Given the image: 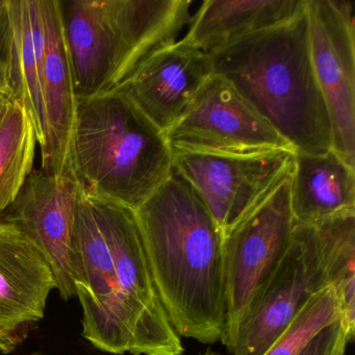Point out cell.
Listing matches in <instances>:
<instances>
[{
    "label": "cell",
    "instance_id": "6da1fadb",
    "mask_svg": "<svg viewBox=\"0 0 355 355\" xmlns=\"http://www.w3.org/2000/svg\"><path fill=\"white\" fill-rule=\"evenodd\" d=\"M159 300L178 336L211 345L226 329L223 236L174 170L135 211Z\"/></svg>",
    "mask_w": 355,
    "mask_h": 355
},
{
    "label": "cell",
    "instance_id": "7a4b0ae2",
    "mask_svg": "<svg viewBox=\"0 0 355 355\" xmlns=\"http://www.w3.org/2000/svg\"><path fill=\"white\" fill-rule=\"evenodd\" d=\"M209 57L214 74L227 80L295 153L332 150L331 123L311 62L306 1L293 19Z\"/></svg>",
    "mask_w": 355,
    "mask_h": 355
},
{
    "label": "cell",
    "instance_id": "3957f363",
    "mask_svg": "<svg viewBox=\"0 0 355 355\" xmlns=\"http://www.w3.org/2000/svg\"><path fill=\"white\" fill-rule=\"evenodd\" d=\"M78 99L111 92L178 42L191 0H58Z\"/></svg>",
    "mask_w": 355,
    "mask_h": 355
},
{
    "label": "cell",
    "instance_id": "277c9868",
    "mask_svg": "<svg viewBox=\"0 0 355 355\" xmlns=\"http://www.w3.org/2000/svg\"><path fill=\"white\" fill-rule=\"evenodd\" d=\"M70 171L82 188L136 211L173 171L165 132L116 92L78 99Z\"/></svg>",
    "mask_w": 355,
    "mask_h": 355
},
{
    "label": "cell",
    "instance_id": "5b68a950",
    "mask_svg": "<svg viewBox=\"0 0 355 355\" xmlns=\"http://www.w3.org/2000/svg\"><path fill=\"white\" fill-rule=\"evenodd\" d=\"M355 272V216L295 225L290 244L226 349L263 355L307 301Z\"/></svg>",
    "mask_w": 355,
    "mask_h": 355
},
{
    "label": "cell",
    "instance_id": "8992f818",
    "mask_svg": "<svg viewBox=\"0 0 355 355\" xmlns=\"http://www.w3.org/2000/svg\"><path fill=\"white\" fill-rule=\"evenodd\" d=\"M292 174V173H291ZM291 175L223 238L227 346L257 295L277 268L294 230Z\"/></svg>",
    "mask_w": 355,
    "mask_h": 355
},
{
    "label": "cell",
    "instance_id": "52a82bcc",
    "mask_svg": "<svg viewBox=\"0 0 355 355\" xmlns=\"http://www.w3.org/2000/svg\"><path fill=\"white\" fill-rule=\"evenodd\" d=\"M172 153L257 155L293 147L221 76L214 74L165 132Z\"/></svg>",
    "mask_w": 355,
    "mask_h": 355
},
{
    "label": "cell",
    "instance_id": "ba28073f",
    "mask_svg": "<svg viewBox=\"0 0 355 355\" xmlns=\"http://www.w3.org/2000/svg\"><path fill=\"white\" fill-rule=\"evenodd\" d=\"M294 151L257 155L175 153L173 168L196 191L225 236L288 176Z\"/></svg>",
    "mask_w": 355,
    "mask_h": 355
},
{
    "label": "cell",
    "instance_id": "9c48e42d",
    "mask_svg": "<svg viewBox=\"0 0 355 355\" xmlns=\"http://www.w3.org/2000/svg\"><path fill=\"white\" fill-rule=\"evenodd\" d=\"M311 62L325 99L332 150L355 167V26L348 1L306 0Z\"/></svg>",
    "mask_w": 355,
    "mask_h": 355
},
{
    "label": "cell",
    "instance_id": "30bf717a",
    "mask_svg": "<svg viewBox=\"0 0 355 355\" xmlns=\"http://www.w3.org/2000/svg\"><path fill=\"white\" fill-rule=\"evenodd\" d=\"M80 188L71 172L53 175L34 170L0 217L18 226L40 249L65 301L76 297L71 244Z\"/></svg>",
    "mask_w": 355,
    "mask_h": 355
},
{
    "label": "cell",
    "instance_id": "8fae6325",
    "mask_svg": "<svg viewBox=\"0 0 355 355\" xmlns=\"http://www.w3.org/2000/svg\"><path fill=\"white\" fill-rule=\"evenodd\" d=\"M213 76L211 58L178 40L147 58L111 92L128 98L166 132Z\"/></svg>",
    "mask_w": 355,
    "mask_h": 355
},
{
    "label": "cell",
    "instance_id": "7c38bea8",
    "mask_svg": "<svg viewBox=\"0 0 355 355\" xmlns=\"http://www.w3.org/2000/svg\"><path fill=\"white\" fill-rule=\"evenodd\" d=\"M57 288L43 253L18 226L0 220V350H12L22 332L44 318Z\"/></svg>",
    "mask_w": 355,
    "mask_h": 355
},
{
    "label": "cell",
    "instance_id": "4fadbf2b",
    "mask_svg": "<svg viewBox=\"0 0 355 355\" xmlns=\"http://www.w3.org/2000/svg\"><path fill=\"white\" fill-rule=\"evenodd\" d=\"M45 32L43 98L46 116V144L41 151V170L47 174L70 173V147L78 97L64 38L58 0H41Z\"/></svg>",
    "mask_w": 355,
    "mask_h": 355
},
{
    "label": "cell",
    "instance_id": "5bb4252c",
    "mask_svg": "<svg viewBox=\"0 0 355 355\" xmlns=\"http://www.w3.org/2000/svg\"><path fill=\"white\" fill-rule=\"evenodd\" d=\"M306 0H205L192 13L180 42L211 55L242 39L284 24Z\"/></svg>",
    "mask_w": 355,
    "mask_h": 355
},
{
    "label": "cell",
    "instance_id": "9a60e30c",
    "mask_svg": "<svg viewBox=\"0 0 355 355\" xmlns=\"http://www.w3.org/2000/svg\"><path fill=\"white\" fill-rule=\"evenodd\" d=\"M295 225H311L355 216V171L334 150L295 153L291 174Z\"/></svg>",
    "mask_w": 355,
    "mask_h": 355
},
{
    "label": "cell",
    "instance_id": "2e32d148",
    "mask_svg": "<svg viewBox=\"0 0 355 355\" xmlns=\"http://www.w3.org/2000/svg\"><path fill=\"white\" fill-rule=\"evenodd\" d=\"M11 15L12 99L19 101L34 124L40 150L46 144V116L43 98L45 32L41 0H8Z\"/></svg>",
    "mask_w": 355,
    "mask_h": 355
},
{
    "label": "cell",
    "instance_id": "e0dca14e",
    "mask_svg": "<svg viewBox=\"0 0 355 355\" xmlns=\"http://www.w3.org/2000/svg\"><path fill=\"white\" fill-rule=\"evenodd\" d=\"M37 146L28 111L19 101L12 99L0 124V217L34 171Z\"/></svg>",
    "mask_w": 355,
    "mask_h": 355
},
{
    "label": "cell",
    "instance_id": "ac0fdd59",
    "mask_svg": "<svg viewBox=\"0 0 355 355\" xmlns=\"http://www.w3.org/2000/svg\"><path fill=\"white\" fill-rule=\"evenodd\" d=\"M340 320V305L334 286L311 297L279 338L263 355H300L327 326Z\"/></svg>",
    "mask_w": 355,
    "mask_h": 355
},
{
    "label": "cell",
    "instance_id": "d6986e66",
    "mask_svg": "<svg viewBox=\"0 0 355 355\" xmlns=\"http://www.w3.org/2000/svg\"><path fill=\"white\" fill-rule=\"evenodd\" d=\"M13 32L8 0H0V93L12 99L11 63Z\"/></svg>",
    "mask_w": 355,
    "mask_h": 355
},
{
    "label": "cell",
    "instance_id": "ffe728a7",
    "mask_svg": "<svg viewBox=\"0 0 355 355\" xmlns=\"http://www.w3.org/2000/svg\"><path fill=\"white\" fill-rule=\"evenodd\" d=\"M348 344L340 320L324 328L300 355H346Z\"/></svg>",
    "mask_w": 355,
    "mask_h": 355
},
{
    "label": "cell",
    "instance_id": "44dd1931",
    "mask_svg": "<svg viewBox=\"0 0 355 355\" xmlns=\"http://www.w3.org/2000/svg\"><path fill=\"white\" fill-rule=\"evenodd\" d=\"M12 99L8 95L0 93V124L3 122L6 114H7L8 107L11 103Z\"/></svg>",
    "mask_w": 355,
    "mask_h": 355
},
{
    "label": "cell",
    "instance_id": "7402d4cb",
    "mask_svg": "<svg viewBox=\"0 0 355 355\" xmlns=\"http://www.w3.org/2000/svg\"><path fill=\"white\" fill-rule=\"evenodd\" d=\"M198 355H222L220 354L217 351L211 350V348L207 349V350L202 351V352L199 353Z\"/></svg>",
    "mask_w": 355,
    "mask_h": 355
},
{
    "label": "cell",
    "instance_id": "603a6c76",
    "mask_svg": "<svg viewBox=\"0 0 355 355\" xmlns=\"http://www.w3.org/2000/svg\"><path fill=\"white\" fill-rule=\"evenodd\" d=\"M30 355H43V354H30Z\"/></svg>",
    "mask_w": 355,
    "mask_h": 355
}]
</instances>
